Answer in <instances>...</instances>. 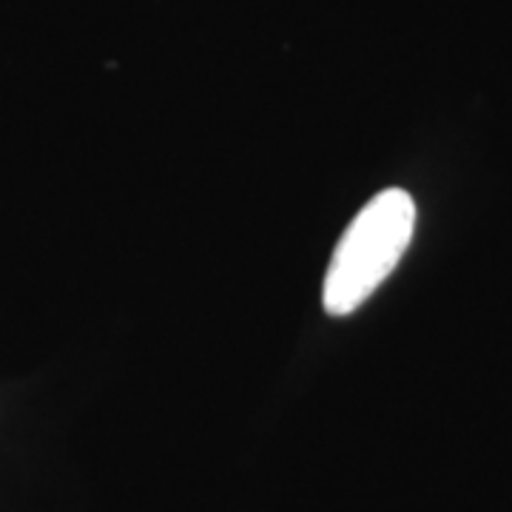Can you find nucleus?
I'll return each instance as SVG.
<instances>
[{"label": "nucleus", "instance_id": "obj_1", "mask_svg": "<svg viewBox=\"0 0 512 512\" xmlns=\"http://www.w3.org/2000/svg\"><path fill=\"white\" fill-rule=\"evenodd\" d=\"M416 231V202L402 188H387L353 217L330 256L322 305L330 316L356 313L393 274Z\"/></svg>", "mask_w": 512, "mask_h": 512}]
</instances>
